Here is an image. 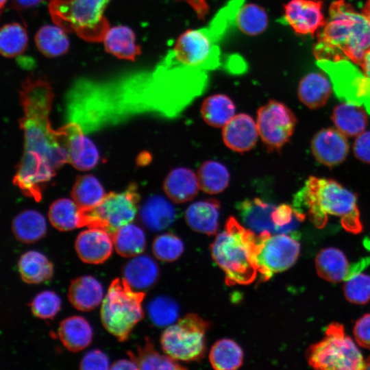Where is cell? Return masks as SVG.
Wrapping results in <instances>:
<instances>
[{
  "mask_svg": "<svg viewBox=\"0 0 370 370\" xmlns=\"http://www.w3.org/2000/svg\"><path fill=\"white\" fill-rule=\"evenodd\" d=\"M19 98L24 147L13 182L23 195L39 201L56 171L69 162V156L51 125L54 94L49 82L42 76L29 75L22 82Z\"/></svg>",
  "mask_w": 370,
  "mask_h": 370,
  "instance_id": "cell-1",
  "label": "cell"
},
{
  "mask_svg": "<svg viewBox=\"0 0 370 370\" xmlns=\"http://www.w3.org/2000/svg\"><path fill=\"white\" fill-rule=\"evenodd\" d=\"M293 210L298 220L307 214L318 228L323 227L331 215L340 219L347 232L358 234L362 230L357 197L332 179L309 177L295 195Z\"/></svg>",
  "mask_w": 370,
  "mask_h": 370,
  "instance_id": "cell-2",
  "label": "cell"
},
{
  "mask_svg": "<svg viewBox=\"0 0 370 370\" xmlns=\"http://www.w3.org/2000/svg\"><path fill=\"white\" fill-rule=\"evenodd\" d=\"M329 21L313 51L317 60H350L360 65L370 49V21L344 0L331 3Z\"/></svg>",
  "mask_w": 370,
  "mask_h": 370,
  "instance_id": "cell-3",
  "label": "cell"
},
{
  "mask_svg": "<svg viewBox=\"0 0 370 370\" xmlns=\"http://www.w3.org/2000/svg\"><path fill=\"white\" fill-rule=\"evenodd\" d=\"M256 240L257 234L230 217L212 243V256L225 273L228 285L249 284L258 276Z\"/></svg>",
  "mask_w": 370,
  "mask_h": 370,
  "instance_id": "cell-4",
  "label": "cell"
},
{
  "mask_svg": "<svg viewBox=\"0 0 370 370\" xmlns=\"http://www.w3.org/2000/svg\"><path fill=\"white\" fill-rule=\"evenodd\" d=\"M110 0H50L54 24L91 42H102L110 27L104 11Z\"/></svg>",
  "mask_w": 370,
  "mask_h": 370,
  "instance_id": "cell-5",
  "label": "cell"
},
{
  "mask_svg": "<svg viewBox=\"0 0 370 370\" xmlns=\"http://www.w3.org/2000/svg\"><path fill=\"white\" fill-rule=\"evenodd\" d=\"M145 293L132 289L123 279L116 278L102 301L101 320L103 327L119 341H126L143 319L141 303Z\"/></svg>",
  "mask_w": 370,
  "mask_h": 370,
  "instance_id": "cell-6",
  "label": "cell"
},
{
  "mask_svg": "<svg viewBox=\"0 0 370 370\" xmlns=\"http://www.w3.org/2000/svg\"><path fill=\"white\" fill-rule=\"evenodd\" d=\"M222 39L208 27L188 29L176 40L162 64L208 71L221 65L219 42Z\"/></svg>",
  "mask_w": 370,
  "mask_h": 370,
  "instance_id": "cell-7",
  "label": "cell"
},
{
  "mask_svg": "<svg viewBox=\"0 0 370 370\" xmlns=\"http://www.w3.org/2000/svg\"><path fill=\"white\" fill-rule=\"evenodd\" d=\"M306 356L309 365L316 369H365L362 354L339 323L328 325L323 339L308 348Z\"/></svg>",
  "mask_w": 370,
  "mask_h": 370,
  "instance_id": "cell-8",
  "label": "cell"
},
{
  "mask_svg": "<svg viewBox=\"0 0 370 370\" xmlns=\"http://www.w3.org/2000/svg\"><path fill=\"white\" fill-rule=\"evenodd\" d=\"M139 200L140 195L135 184H130L123 192L105 195L93 208L80 210V227L99 228L112 236L134 219Z\"/></svg>",
  "mask_w": 370,
  "mask_h": 370,
  "instance_id": "cell-9",
  "label": "cell"
},
{
  "mask_svg": "<svg viewBox=\"0 0 370 370\" xmlns=\"http://www.w3.org/2000/svg\"><path fill=\"white\" fill-rule=\"evenodd\" d=\"M209 323L199 315L188 314L169 325L160 338L163 351L175 360L195 361L205 352V334Z\"/></svg>",
  "mask_w": 370,
  "mask_h": 370,
  "instance_id": "cell-10",
  "label": "cell"
},
{
  "mask_svg": "<svg viewBox=\"0 0 370 370\" xmlns=\"http://www.w3.org/2000/svg\"><path fill=\"white\" fill-rule=\"evenodd\" d=\"M300 245L285 233L264 231L257 234L256 258L261 281H267L274 273L292 267L298 258Z\"/></svg>",
  "mask_w": 370,
  "mask_h": 370,
  "instance_id": "cell-11",
  "label": "cell"
},
{
  "mask_svg": "<svg viewBox=\"0 0 370 370\" xmlns=\"http://www.w3.org/2000/svg\"><path fill=\"white\" fill-rule=\"evenodd\" d=\"M297 119L290 108L276 100H270L257 111V128L269 151H279L290 140Z\"/></svg>",
  "mask_w": 370,
  "mask_h": 370,
  "instance_id": "cell-12",
  "label": "cell"
},
{
  "mask_svg": "<svg viewBox=\"0 0 370 370\" xmlns=\"http://www.w3.org/2000/svg\"><path fill=\"white\" fill-rule=\"evenodd\" d=\"M56 136L66 149L69 162L80 171L93 169L98 163L99 155L93 142L85 134L80 125L70 121L56 130Z\"/></svg>",
  "mask_w": 370,
  "mask_h": 370,
  "instance_id": "cell-13",
  "label": "cell"
},
{
  "mask_svg": "<svg viewBox=\"0 0 370 370\" xmlns=\"http://www.w3.org/2000/svg\"><path fill=\"white\" fill-rule=\"evenodd\" d=\"M283 19L298 34H312L325 25L322 1L291 0L284 7Z\"/></svg>",
  "mask_w": 370,
  "mask_h": 370,
  "instance_id": "cell-14",
  "label": "cell"
},
{
  "mask_svg": "<svg viewBox=\"0 0 370 370\" xmlns=\"http://www.w3.org/2000/svg\"><path fill=\"white\" fill-rule=\"evenodd\" d=\"M312 153L321 164L332 167L343 162L349 152L345 135L334 128L319 130L311 142Z\"/></svg>",
  "mask_w": 370,
  "mask_h": 370,
  "instance_id": "cell-15",
  "label": "cell"
},
{
  "mask_svg": "<svg viewBox=\"0 0 370 370\" xmlns=\"http://www.w3.org/2000/svg\"><path fill=\"white\" fill-rule=\"evenodd\" d=\"M111 236L106 231L89 227L82 232L75 241V250L79 258L84 262L100 264L111 255L113 248Z\"/></svg>",
  "mask_w": 370,
  "mask_h": 370,
  "instance_id": "cell-16",
  "label": "cell"
},
{
  "mask_svg": "<svg viewBox=\"0 0 370 370\" xmlns=\"http://www.w3.org/2000/svg\"><path fill=\"white\" fill-rule=\"evenodd\" d=\"M258 136L257 125L249 114L234 116L222 131L225 145L232 151L244 153L256 145Z\"/></svg>",
  "mask_w": 370,
  "mask_h": 370,
  "instance_id": "cell-17",
  "label": "cell"
},
{
  "mask_svg": "<svg viewBox=\"0 0 370 370\" xmlns=\"http://www.w3.org/2000/svg\"><path fill=\"white\" fill-rule=\"evenodd\" d=\"M275 208V206L258 197L244 199L236 205L245 225L257 234L264 231L276 232L271 217Z\"/></svg>",
  "mask_w": 370,
  "mask_h": 370,
  "instance_id": "cell-18",
  "label": "cell"
},
{
  "mask_svg": "<svg viewBox=\"0 0 370 370\" xmlns=\"http://www.w3.org/2000/svg\"><path fill=\"white\" fill-rule=\"evenodd\" d=\"M220 207V202L213 198L196 201L186 210V223L196 232L213 235L219 227Z\"/></svg>",
  "mask_w": 370,
  "mask_h": 370,
  "instance_id": "cell-19",
  "label": "cell"
},
{
  "mask_svg": "<svg viewBox=\"0 0 370 370\" xmlns=\"http://www.w3.org/2000/svg\"><path fill=\"white\" fill-rule=\"evenodd\" d=\"M102 42L108 53L121 60L134 61L141 54L135 33L125 25L110 27Z\"/></svg>",
  "mask_w": 370,
  "mask_h": 370,
  "instance_id": "cell-20",
  "label": "cell"
},
{
  "mask_svg": "<svg viewBox=\"0 0 370 370\" xmlns=\"http://www.w3.org/2000/svg\"><path fill=\"white\" fill-rule=\"evenodd\" d=\"M197 176L188 168L173 169L165 177L163 189L168 197L177 204L193 199L199 189Z\"/></svg>",
  "mask_w": 370,
  "mask_h": 370,
  "instance_id": "cell-21",
  "label": "cell"
},
{
  "mask_svg": "<svg viewBox=\"0 0 370 370\" xmlns=\"http://www.w3.org/2000/svg\"><path fill=\"white\" fill-rule=\"evenodd\" d=\"M123 279L136 291L143 292L157 281L159 269L155 260L147 255L133 257L124 267Z\"/></svg>",
  "mask_w": 370,
  "mask_h": 370,
  "instance_id": "cell-22",
  "label": "cell"
},
{
  "mask_svg": "<svg viewBox=\"0 0 370 370\" xmlns=\"http://www.w3.org/2000/svg\"><path fill=\"white\" fill-rule=\"evenodd\" d=\"M101 283L90 275L81 276L71 281L68 297L71 304L81 311H90L103 301Z\"/></svg>",
  "mask_w": 370,
  "mask_h": 370,
  "instance_id": "cell-23",
  "label": "cell"
},
{
  "mask_svg": "<svg viewBox=\"0 0 370 370\" xmlns=\"http://www.w3.org/2000/svg\"><path fill=\"white\" fill-rule=\"evenodd\" d=\"M315 267L319 277L330 282L345 280L352 275L345 255L334 247L325 248L318 253Z\"/></svg>",
  "mask_w": 370,
  "mask_h": 370,
  "instance_id": "cell-24",
  "label": "cell"
},
{
  "mask_svg": "<svg viewBox=\"0 0 370 370\" xmlns=\"http://www.w3.org/2000/svg\"><path fill=\"white\" fill-rule=\"evenodd\" d=\"M140 217L150 230L158 232L169 227L175 219L174 206L164 197L154 195L143 205Z\"/></svg>",
  "mask_w": 370,
  "mask_h": 370,
  "instance_id": "cell-25",
  "label": "cell"
},
{
  "mask_svg": "<svg viewBox=\"0 0 370 370\" xmlns=\"http://www.w3.org/2000/svg\"><path fill=\"white\" fill-rule=\"evenodd\" d=\"M58 336L64 346L71 352H79L91 343L92 330L88 322L79 316L64 319L58 328Z\"/></svg>",
  "mask_w": 370,
  "mask_h": 370,
  "instance_id": "cell-26",
  "label": "cell"
},
{
  "mask_svg": "<svg viewBox=\"0 0 370 370\" xmlns=\"http://www.w3.org/2000/svg\"><path fill=\"white\" fill-rule=\"evenodd\" d=\"M298 97L301 103L311 109L323 106L331 95V86L328 79L320 73H310L300 81Z\"/></svg>",
  "mask_w": 370,
  "mask_h": 370,
  "instance_id": "cell-27",
  "label": "cell"
},
{
  "mask_svg": "<svg viewBox=\"0 0 370 370\" xmlns=\"http://www.w3.org/2000/svg\"><path fill=\"white\" fill-rule=\"evenodd\" d=\"M12 230L15 238L20 242L33 243L45 235L46 220L43 215L36 210H25L13 219Z\"/></svg>",
  "mask_w": 370,
  "mask_h": 370,
  "instance_id": "cell-28",
  "label": "cell"
},
{
  "mask_svg": "<svg viewBox=\"0 0 370 370\" xmlns=\"http://www.w3.org/2000/svg\"><path fill=\"white\" fill-rule=\"evenodd\" d=\"M332 119L336 127L345 136L362 133L367 125V115L360 106L345 102L335 107Z\"/></svg>",
  "mask_w": 370,
  "mask_h": 370,
  "instance_id": "cell-29",
  "label": "cell"
},
{
  "mask_svg": "<svg viewBox=\"0 0 370 370\" xmlns=\"http://www.w3.org/2000/svg\"><path fill=\"white\" fill-rule=\"evenodd\" d=\"M18 269L22 280L27 284H39L51 278L53 264L42 253L28 251L18 262Z\"/></svg>",
  "mask_w": 370,
  "mask_h": 370,
  "instance_id": "cell-30",
  "label": "cell"
},
{
  "mask_svg": "<svg viewBox=\"0 0 370 370\" xmlns=\"http://www.w3.org/2000/svg\"><path fill=\"white\" fill-rule=\"evenodd\" d=\"M66 33L56 24L41 27L35 35V44L38 50L47 58H56L65 54L70 46Z\"/></svg>",
  "mask_w": 370,
  "mask_h": 370,
  "instance_id": "cell-31",
  "label": "cell"
},
{
  "mask_svg": "<svg viewBox=\"0 0 370 370\" xmlns=\"http://www.w3.org/2000/svg\"><path fill=\"white\" fill-rule=\"evenodd\" d=\"M233 101L223 94H215L206 97L201 107L204 121L210 126L221 127L226 125L234 116Z\"/></svg>",
  "mask_w": 370,
  "mask_h": 370,
  "instance_id": "cell-32",
  "label": "cell"
},
{
  "mask_svg": "<svg viewBox=\"0 0 370 370\" xmlns=\"http://www.w3.org/2000/svg\"><path fill=\"white\" fill-rule=\"evenodd\" d=\"M116 252L123 257L133 258L143 253L146 246L143 230L131 223L119 228L111 236Z\"/></svg>",
  "mask_w": 370,
  "mask_h": 370,
  "instance_id": "cell-33",
  "label": "cell"
},
{
  "mask_svg": "<svg viewBox=\"0 0 370 370\" xmlns=\"http://www.w3.org/2000/svg\"><path fill=\"white\" fill-rule=\"evenodd\" d=\"M197 176L200 189L211 195L223 192L230 182V173L227 167L214 160L202 163Z\"/></svg>",
  "mask_w": 370,
  "mask_h": 370,
  "instance_id": "cell-34",
  "label": "cell"
},
{
  "mask_svg": "<svg viewBox=\"0 0 370 370\" xmlns=\"http://www.w3.org/2000/svg\"><path fill=\"white\" fill-rule=\"evenodd\" d=\"M269 18L264 8L254 3H243L238 9L235 26L244 34L255 36L262 34L267 28Z\"/></svg>",
  "mask_w": 370,
  "mask_h": 370,
  "instance_id": "cell-35",
  "label": "cell"
},
{
  "mask_svg": "<svg viewBox=\"0 0 370 370\" xmlns=\"http://www.w3.org/2000/svg\"><path fill=\"white\" fill-rule=\"evenodd\" d=\"M209 358L212 367L215 369H236L243 363V352L236 342L231 339L223 338L212 345Z\"/></svg>",
  "mask_w": 370,
  "mask_h": 370,
  "instance_id": "cell-36",
  "label": "cell"
},
{
  "mask_svg": "<svg viewBox=\"0 0 370 370\" xmlns=\"http://www.w3.org/2000/svg\"><path fill=\"white\" fill-rule=\"evenodd\" d=\"M104 196L103 186L92 175L77 177L71 190V197L80 210L93 208Z\"/></svg>",
  "mask_w": 370,
  "mask_h": 370,
  "instance_id": "cell-37",
  "label": "cell"
},
{
  "mask_svg": "<svg viewBox=\"0 0 370 370\" xmlns=\"http://www.w3.org/2000/svg\"><path fill=\"white\" fill-rule=\"evenodd\" d=\"M51 225L60 231H69L80 227V209L71 199L62 198L55 201L49 210Z\"/></svg>",
  "mask_w": 370,
  "mask_h": 370,
  "instance_id": "cell-38",
  "label": "cell"
},
{
  "mask_svg": "<svg viewBox=\"0 0 370 370\" xmlns=\"http://www.w3.org/2000/svg\"><path fill=\"white\" fill-rule=\"evenodd\" d=\"M27 44V33L21 24L10 23L1 28L0 52L3 57L12 58L21 55L26 49Z\"/></svg>",
  "mask_w": 370,
  "mask_h": 370,
  "instance_id": "cell-39",
  "label": "cell"
},
{
  "mask_svg": "<svg viewBox=\"0 0 370 370\" xmlns=\"http://www.w3.org/2000/svg\"><path fill=\"white\" fill-rule=\"evenodd\" d=\"M130 355L131 358L136 362L139 369H185L169 356L162 355L157 352L149 341H147L142 348L138 349L136 356H134L133 354H130Z\"/></svg>",
  "mask_w": 370,
  "mask_h": 370,
  "instance_id": "cell-40",
  "label": "cell"
},
{
  "mask_svg": "<svg viewBox=\"0 0 370 370\" xmlns=\"http://www.w3.org/2000/svg\"><path fill=\"white\" fill-rule=\"evenodd\" d=\"M180 308L177 302L167 296H158L148 304L147 312L151 322L158 327L169 326L177 319Z\"/></svg>",
  "mask_w": 370,
  "mask_h": 370,
  "instance_id": "cell-41",
  "label": "cell"
},
{
  "mask_svg": "<svg viewBox=\"0 0 370 370\" xmlns=\"http://www.w3.org/2000/svg\"><path fill=\"white\" fill-rule=\"evenodd\" d=\"M152 251L160 260L171 262L177 260L183 253L184 243L176 235L165 233L158 236L153 242Z\"/></svg>",
  "mask_w": 370,
  "mask_h": 370,
  "instance_id": "cell-42",
  "label": "cell"
},
{
  "mask_svg": "<svg viewBox=\"0 0 370 370\" xmlns=\"http://www.w3.org/2000/svg\"><path fill=\"white\" fill-rule=\"evenodd\" d=\"M345 298L351 303L365 304L370 300V276L362 273H355L345 280Z\"/></svg>",
  "mask_w": 370,
  "mask_h": 370,
  "instance_id": "cell-43",
  "label": "cell"
},
{
  "mask_svg": "<svg viewBox=\"0 0 370 370\" xmlns=\"http://www.w3.org/2000/svg\"><path fill=\"white\" fill-rule=\"evenodd\" d=\"M31 310L33 314L41 319H52L60 309L61 299L54 292H40L32 299Z\"/></svg>",
  "mask_w": 370,
  "mask_h": 370,
  "instance_id": "cell-44",
  "label": "cell"
},
{
  "mask_svg": "<svg viewBox=\"0 0 370 370\" xmlns=\"http://www.w3.org/2000/svg\"><path fill=\"white\" fill-rule=\"evenodd\" d=\"M295 216L293 208L291 206L282 204L275 207L273 210L271 217L275 224L276 232L285 233L291 230L293 227L292 222Z\"/></svg>",
  "mask_w": 370,
  "mask_h": 370,
  "instance_id": "cell-45",
  "label": "cell"
},
{
  "mask_svg": "<svg viewBox=\"0 0 370 370\" xmlns=\"http://www.w3.org/2000/svg\"><path fill=\"white\" fill-rule=\"evenodd\" d=\"M80 369L84 370H106L110 368L107 356L98 349L87 352L82 358Z\"/></svg>",
  "mask_w": 370,
  "mask_h": 370,
  "instance_id": "cell-46",
  "label": "cell"
},
{
  "mask_svg": "<svg viewBox=\"0 0 370 370\" xmlns=\"http://www.w3.org/2000/svg\"><path fill=\"white\" fill-rule=\"evenodd\" d=\"M354 335L360 346L370 349V314L363 315L356 322Z\"/></svg>",
  "mask_w": 370,
  "mask_h": 370,
  "instance_id": "cell-47",
  "label": "cell"
},
{
  "mask_svg": "<svg viewBox=\"0 0 370 370\" xmlns=\"http://www.w3.org/2000/svg\"><path fill=\"white\" fill-rule=\"evenodd\" d=\"M356 157L362 162L370 163V132L359 134L353 146Z\"/></svg>",
  "mask_w": 370,
  "mask_h": 370,
  "instance_id": "cell-48",
  "label": "cell"
},
{
  "mask_svg": "<svg viewBox=\"0 0 370 370\" xmlns=\"http://www.w3.org/2000/svg\"><path fill=\"white\" fill-rule=\"evenodd\" d=\"M196 12L199 18H204L209 10L206 0H186Z\"/></svg>",
  "mask_w": 370,
  "mask_h": 370,
  "instance_id": "cell-49",
  "label": "cell"
},
{
  "mask_svg": "<svg viewBox=\"0 0 370 370\" xmlns=\"http://www.w3.org/2000/svg\"><path fill=\"white\" fill-rule=\"evenodd\" d=\"M110 369L114 370L139 369L138 365L132 358H131V360H119L114 363H113Z\"/></svg>",
  "mask_w": 370,
  "mask_h": 370,
  "instance_id": "cell-50",
  "label": "cell"
},
{
  "mask_svg": "<svg viewBox=\"0 0 370 370\" xmlns=\"http://www.w3.org/2000/svg\"><path fill=\"white\" fill-rule=\"evenodd\" d=\"M46 0H12L13 7L18 10L29 8L39 5Z\"/></svg>",
  "mask_w": 370,
  "mask_h": 370,
  "instance_id": "cell-51",
  "label": "cell"
},
{
  "mask_svg": "<svg viewBox=\"0 0 370 370\" xmlns=\"http://www.w3.org/2000/svg\"><path fill=\"white\" fill-rule=\"evenodd\" d=\"M359 66L364 75L370 79V49L366 53Z\"/></svg>",
  "mask_w": 370,
  "mask_h": 370,
  "instance_id": "cell-52",
  "label": "cell"
},
{
  "mask_svg": "<svg viewBox=\"0 0 370 370\" xmlns=\"http://www.w3.org/2000/svg\"><path fill=\"white\" fill-rule=\"evenodd\" d=\"M362 14L369 19L370 21V0H367L365 5L362 10Z\"/></svg>",
  "mask_w": 370,
  "mask_h": 370,
  "instance_id": "cell-53",
  "label": "cell"
},
{
  "mask_svg": "<svg viewBox=\"0 0 370 370\" xmlns=\"http://www.w3.org/2000/svg\"><path fill=\"white\" fill-rule=\"evenodd\" d=\"M365 369H370V356L365 360Z\"/></svg>",
  "mask_w": 370,
  "mask_h": 370,
  "instance_id": "cell-54",
  "label": "cell"
},
{
  "mask_svg": "<svg viewBox=\"0 0 370 370\" xmlns=\"http://www.w3.org/2000/svg\"><path fill=\"white\" fill-rule=\"evenodd\" d=\"M7 1L8 0H0V8H1V12L3 10L4 6L5 5Z\"/></svg>",
  "mask_w": 370,
  "mask_h": 370,
  "instance_id": "cell-55",
  "label": "cell"
}]
</instances>
